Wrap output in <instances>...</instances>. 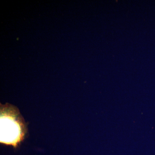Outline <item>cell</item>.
I'll return each mask as SVG.
<instances>
[{"label":"cell","mask_w":155,"mask_h":155,"mask_svg":"<svg viewBox=\"0 0 155 155\" xmlns=\"http://www.w3.org/2000/svg\"><path fill=\"white\" fill-rule=\"evenodd\" d=\"M26 133V126L19 110L10 104L1 106L0 141L14 147L22 141Z\"/></svg>","instance_id":"6da1fadb"}]
</instances>
